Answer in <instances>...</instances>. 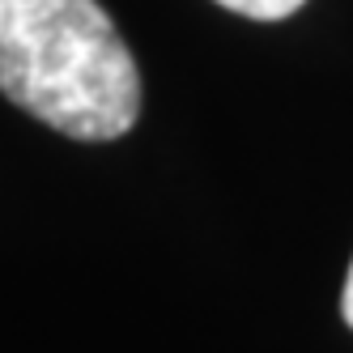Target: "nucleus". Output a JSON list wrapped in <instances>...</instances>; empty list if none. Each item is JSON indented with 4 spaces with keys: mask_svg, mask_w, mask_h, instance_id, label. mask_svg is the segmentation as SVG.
<instances>
[{
    "mask_svg": "<svg viewBox=\"0 0 353 353\" xmlns=\"http://www.w3.org/2000/svg\"><path fill=\"white\" fill-rule=\"evenodd\" d=\"M0 94L72 141H115L141 115V77L98 0H0Z\"/></svg>",
    "mask_w": 353,
    "mask_h": 353,
    "instance_id": "nucleus-1",
    "label": "nucleus"
},
{
    "mask_svg": "<svg viewBox=\"0 0 353 353\" xmlns=\"http://www.w3.org/2000/svg\"><path fill=\"white\" fill-rule=\"evenodd\" d=\"M221 9L243 13V17H256V21H281L290 13H298L307 0H217Z\"/></svg>",
    "mask_w": 353,
    "mask_h": 353,
    "instance_id": "nucleus-2",
    "label": "nucleus"
},
{
    "mask_svg": "<svg viewBox=\"0 0 353 353\" xmlns=\"http://www.w3.org/2000/svg\"><path fill=\"white\" fill-rule=\"evenodd\" d=\"M341 311H345V323L353 327V264H349V276H345V298H341Z\"/></svg>",
    "mask_w": 353,
    "mask_h": 353,
    "instance_id": "nucleus-3",
    "label": "nucleus"
}]
</instances>
